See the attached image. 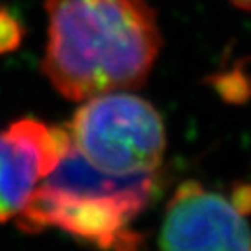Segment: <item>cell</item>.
Masks as SVG:
<instances>
[{
  "mask_svg": "<svg viewBox=\"0 0 251 251\" xmlns=\"http://www.w3.org/2000/svg\"><path fill=\"white\" fill-rule=\"evenodd\" d=\"M230 4H234L235 7L243 9V11H251V0H228Z\"/></svg>",
  "mask_w": 251,
  "mask_h": 251,
  "instance_id": "cell-9",
  "label": "cell"
},
{
  "mask_svg": "<svg viewBox=\"0 0 251 251\" xmlns=\"http://www.w3.org/2000/svg\"><path fill=\"white\" fill-rule=\"evenodd\" d=\"M157 185V171L106 173L70 143L16 216V224L26 234L56 227L105 250H136L143 237L129 225L149 206Z\"/></svg>",
  "mask_w": 251,
  "mask_h": 251,
  "instance_id": "cell-2",
  "label": "cell"
},
{
  "mask_svg": "<svg viewBox=\"0 0 251 251\" xmlns=\"http://www.w3.org/2000/svg\"><path fill=\"white\" fill-rule=\"evenodd\" d=\"M42 72L61 96L84 101L147 82L162 35L149 0H44Z\"/></svg>",
  "mask_w": 251,
  "mask_h": 251,
  "instance_id": "cell-1",
  "label": "cell"
},
{
  "mask_svg": "<svg viewBox=\"0 0 251 251\" xmlns=\"http://www.w3.org/2000/svg\"><path fill=\"white\" fill-rule=\"evenodd\" d=\"M23 37L25 26L20 18L5 5H0V56L14 52L23 42Z\"/></svg>",
  "mask_w": 251,
  "mask_h": 251,
  "instance_id": "cell-6",
  "label": "cell"
},
{
  "mask_svg": "<svg viewBox=\"0 0 251 251\" xmlns=\"http://www.w3.org/2000/svg\"><path fill=\"white\" fill-rule=\"evenodd\" d=\"M162 250H246L251 251V227L230 196L208 190L187 180L173 192L161 230Z\"/></svg>",
  "mask_w": 251,
  "mask_h": 251,
  "instance_id": "cell-4",
  "label": "cell"
},
{
  "mask_svg": "<svg viewBox=\"0 0 251 251\" xmlns=\"http://www.w3.org/2000/svg\"><path fill=\"white\" fill-rule=\"evenodd\" d=\"M67 127L75 149L106 173H155L164 159L168 140L161 114L129 91L84 100Z\"/></svg>",
  "mask_w": 251,
  "mask_h": 251,
  "instance_id": "cell-3",
  "label": "cell"
},
{
  "mask_svg": "<svg viewBox=\"0 0 251 251\" xmlns=\"http://www.w3.org/2000/svg\"><path fill=\"white\" fill-rule=\"evenodd\" d=\"M72 143L68 127L25 117L0 131V224L23 211Z\"/></svg>",
  "mask_w": 251,
  "mask_h": 251,
  "instance_id": "cell-5",
  "label": "cell"
},
{
  "mask_svg": "<svg viewBox=\"0 0 251 251\" xmlns=\"http://www.w3.org/2000/svg\"><path fill=\"white\" fill-rule=\"evenodd\" d=\"M230 199L243 215H251V185L237 183L232 187Z\"/></svg>",
  "mask_w": 251,
  "mask_h": 251,
  "instance_id": "cell-8",
  "label": "cell"
},
{
  "mask_svg": "<svg viewBox=\"0 0 251 251\" xmlns=\"http://www.w3.org/2000/svg\"><path fill=\"white\" fill-rule=\"evenodd\" d=\"M211 82L213 87L230 101H243L251 96V78L243 75V72H232L228 75L222 74L218 77H213Z\"/></svg>",
  "mask_w": 251,
  "mask_h": 251,
  "instance_id": "cell-7",
  "label": "cell"
}]
</instances>
